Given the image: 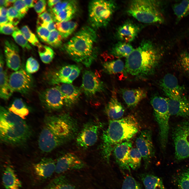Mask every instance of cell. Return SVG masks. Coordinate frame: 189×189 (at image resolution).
<instances>
[{"mask_svg":"<svg viewBox=\"0 0 189 189\" xmlns=\"http://www.w3.org/2000/svg\"><path fill=\"white\" fill-rule=\"evenodd\" d=\"M44 122L38 142L43 152H51L73 139L77 134V122L67 114L47 116Z\"/></svg>","mask_w":189,"mask_h":189,"instance_id":"obj_1","label":"cell"},{"mask_svg":"<svg viewBox=\"0 0 189 189\" xmlns=\"http://www.w3.org/2000/svg\"><path fill=\"white\" fill-rule=\"evenodd\" d=\"M161 57L160 51L152 42L143 40L126 57L125 71L136 77H148L155 72Z\"/></svg>","mask_w":189,"mask_h":189,"instance_id":"obj_2","label":"cell"},{"mask_svg":"<svg viewBox=\"0 0 189 189\" xmlns=\"http://www.w3.org/2000/svg\"><path fill=\"white\" fill-rule=\"evenodd\" d=\"M139 128L138 122L132 115L118 119L111 120L101 137L102 154L105 160L109 162L116 146L129 140L138 132Z\"/></svg>","mask_w":189,"mask_h":189,"instance_id":"obj_3","label":"cell"},{"mask_svg":"<svg viewBox=\"0 0 189 189\" xmlns=\"http://www.w3.org/2000/svg\"><path fill=\"white\" fill-rule=\"evenodd\" d=\"M97 35L92 27H82L64 45L67 54L74 61L89 67L98 54L96 46Z\"/></svg>","mask_w":189,"mask_h":189,"instance_id":"obj_4","label":"cell"},{"mask_svg":"<svg viewBox=\"0 0 189 189\" xmlns=\"http://www.w3.org/2000/svg\"><path fill=\"white\" fill-rule=\"evenodd\" d=\"M32 134L24 120L3 106L0 108V138L4 144L13 146L23 145Z\"/></svg>","mask_w":189,"mask_h":189,"instance_id":"obj_5","label":"cell"},{"mask_svg":"<svg viewBox=\"0 0 189 189\" xmlns=\"http://www.w3.org/2000/svg\"><path fill=\"white\" fill-rule=\"evenodd\" d=\"M127 12L138 21L143 23H161L164 21L159 4L155 1H132L129 4Z\"/></svg>","mask_w":189,"mask_h":189,"instance_id":"obj_6","label":"cell"},{"mask_svg":"<svg viewBox=\"0 0 189 189\" xmlns=\"http://www.w3.org/2000/svg\"><path fill=\"white\" fill-rule=\"evenodd\" d=\"M154 114L158 124L159 138L162 150H165L168 141L169 132V120L171 116L169 112L168 98L154 96L150 100Z\"/></svg>","mask_w":189,"mask_h":189,"instance_id":"obj_7","label":"cell"},{"mask_svg":"<svg viewBox=\"0 0 189 189\" xmlns=\"http://www.w3.org/2000/svg\"><path fill=\"white\" fill-rule=\"evenodd\" d=\"M116 7L113 1L96 0L90 2L88 7V21L92 28L98 29L106 26Z\"/></svg>","mask_w":189,"mask_h":189,"instance_id":"obj_8","label":"cell"},{"mask_svg":"<svg viewBox=\"0 0 189 189\" xmlns=\"http://www.w3.org/2000/svg\"><path fill=\"white\" fill-rule=\"evenodd\" d=\"M172 133L176 159L181 161L189 158V119L175 125Z\"/></svg>","mask_w":189,"mask_h":189,"instance_id":"obj_9","label":"cell"},{"mask_svg":"<svg viewBox=\"0 0 189 189\" xmlns=\"http://www.w3.org/2000/svg\"><path fill=\"white\" fill-rule=\"evenodd\" d=\"M152 136L150 130L144 129L140 132L135 141L136 148L140 153L146 167L155 154Z\"/></svg>","mask_w":189,"mask_h":189,"instance_id":"obj_10","label":"cell"},{"mask_svg":"<svg viewBox=\"0 0 189 189\" xmlns=\"http://www.w3.org/2000/svg\"><path fill=\"white\" fill-rule=\"evenodd\" d=\"M9 83L13 91L22 94H26L31 90L33 80L30 74L26 70L20 69L12 73L9 77Z\"/></svg>","mask_w":189,"mask_h":189,"instance_id":"obj_11","label":"cell"},{"mask_svg":"<svg viewBox=\"0 0 189 189\" xmlns=\"http://www.w3.org/2000/svg\"><path fill=\"white\" fill-rule=\"evenodd\" d=\"M101 126L100 124L94 121L85 124L77 136V145L81 148L86 149L94 144L97 140Z\"/></svg>","mask_w":189,"mask_h":189,"instance_id":"obj_12","label":"cell"},{"mask_svg":"<svg viewBox=\"0 0 189 189\" xmlns=\"http://www.w3.org/2000/svg\"><path fill=\"white\" fill-rule=\"evenodd\" d=\"M39 97L43 107L49 111L59 110L64 105L62 94L57 86L42 91Z\"/></svg>","mask_w":189,"mask_h":189,"instance_id":"obj_13","label":"cell"},{"mask_svg":"<svg viewBox=\"0 0 189 189\" xmlns=\"http://www.w3.org/2000/svg\"><path fill=\"white\" fill-rule=\"evenodd\" d=\"M81 88L86 96L91 97L104 90L103 82L93 72L85 70L83 73Z\"/></svg>","mask_w":189,"mask_h":189,"instance_id":"obj_14","label":"cell"},{"mask_svg":"<svg viewBox=\"0 0 189 189\" xmlns=\"http://www.w3.org/2000/svg\"><path fill=\"white\" fill-rule=\"evenodd\" d=\"M159 85L168 99H177L184 95L183 87L179 84L176 77L172 74H166L161 80Z\"/></svg>","mask_w":189,"mask_h":189,"instance_id":"obj_15","label":"cell"},{"mask_svg":"<svg viewBox=\"0 0 189 189\" xmlns=\"http://www.w3.org/2000/svg\"><path fill=\"white\" fill-rule=\"evenodd\" d=\"M81 71L80 67L76 65L64 66L52 75L50 82L53 84H71L79 76Z\"/></svg>","mask_w":189,"mask_h":189,"instance_id":"obj_16","label":"cell"},{"mask_svg":"<svg viewBox=\"0 0 189 189\" xmlns=\"http://www.w3.org/2000/svg\"><path fill=\"white\" fill-rule=\"evenodd\" d=\"M85 165L84 163L76 155L67 153L57 159L55 172L60 174L70 170L82 169Z\"/></svg>","mask_w":189,"mask_h":189,"instance_id":"obj_17","label":"cell"},{"mask_svg":"<svg viewBox=\"0 0 189 189\" xmlns=\"http://www.w3.org/2000/svg\"><path fill=\"white\" fill-rule=\"evenodd\" d=\"M19 49L13 42L8 40L5 42L4 53L7 66L15 71L18 70L21 66Z\"/></svg>","mask_w":189,"mask_h":189,"instance_id":"obj_18","label":"cell"},{"mask_svg":"<svg viewBox=\"0 0 189 189\" xmlns=\"http://www.w3.org/2000/svg\"><path fill=\"white\" fill-rule=\"evenodd\" d=\"M132 144L129 140L120 143L115 147L113 152L116 161L122 170L130 171L129 165V154Z\"/></svg>","mask_w":189,"mask_h":189,"instance_id":"obj_19","label":"cell"},{"mask_svg":"<svg viewBox=\"0 0 189 189\" xmlns=\"http://www.w3.org/2000/svg\"><path fill=\"white\" fill-rule=\"evenodd\" d=\"M168 102L171 116L189 119V100L186 97L183 95L177 99H168Z\"/></svg>","mask_w":189,"mask_h":189,"instance_id":"obj_20","label":"cell"},{"mask_svg":"<svg viewBox=\"0 0 189 189\" xmlns=\"http://www.w3.org/2000/svg\"><path fill=\"white\" fill-rule=\"evenodd\" d=\"M56 86L62 94L66 107H71L78 102L82 91L81 88L71 84H62Z\"/></svg>","mask_w":189,"mask_h":189,"instance_id":"obj_21","label":"cell"},{"mask_svg":"<svg viewBox=\"0 0 189 189\" xmlns=\"http://www.w3.org/2000/svg\"><path fill=\"white\" fill-rule=\"evenodd\" d=\"M140 30L139 27L136 24L128 20L118 28L116 35L120 41L129 43L134 39Z\"/></svg>","mask_w":189,"mask_h":189,"instance_id":"obj_22","label":"cell"},{"mask_svg":"<svg viewBox=\"0 0 189 189\" xmlns=\"http://www.w3.org/2000/svg\"><path fill=\"white\" fill-rule=\"evenodd\" d=\"M2 182L6 189H22V183L13 167L10 164H7L4 166Z\"/></svg>","mask_w":189,"mask_h":189,"instance_id":"obj_23","label":"cell"},{"mask_svg":"<svg viewBox=\"0 0 189 189\" xmlns=\"http://www.w3.org/2000/svg\"><path fill=\"white\" fill-rule=\"evenodd\" d=\"M121 92L124 102L130 108L136 106L146 97L147 94L146 91L142 88L122 89Z\"/></svg>","mask_w":189,"mask_h":189,"instance_id":"obj_24","label":"cell"},{"mask_svg":"<svg viewBox=\"0 0 189 189\" xmlns=\"http://www.w3.org/2000/svg\"><path fill=\"white\" fill-rule=\"evenodd\" d=\"M56 163L50 158H44L34 165L35 174L39 178L46 179L51 177L55 171Z\"/></svg>","mask_w":189,"mask_h":189,"instance_id":"obj_25","label":"cell"},{"mask_svg":"<svg viewBox=\"0 0 189 189\" xmlns=\"http://www.w3.org/2000/svg\"><path fill=\"white\" fill-rule=\"evenodd\" d=\"M105 112L111 120H117L123 116L124 109L118 100L116 93L113 92L105 108Z\"/></svg>","mask_w":189,"mask_h":189,"instance_id":"obj_26","label":"cell"},{"mask_svg":"<svg viewBox=\"0 0 189 189\" xmlns=\"http://www.w3.org/2000/svg\"><path fill=\"white\" fill-rule=\"evenodd\" d=\"M77 10V2L75 1H71L65 9L52 17L53 20L57 23L69 21L74 17Z\"/></svg>","mask_w":189,"mask_h":189,"instance_id":"obj_27","label":"cell"},{"mask_svg":"<svg viewBox=\"0 0 189 189\" xmlns=\"http://www.w3.org/2000/svg\"><path fill=\"white\" fill-rule=\"evenodd\" d=\"M141 178L145 189H166L162 179L158 176L145 174Z\"/></svg>","mask_w":189,"mask_h":189,"instance_id":"obj_28","label":"cell"},{"mask_svg":"<svg viewBox=\"0 0 189 189\" xmlns=\"http://www.w3.org/2000/svg\"><path fill=\"white\" fill-rule=\"evenodd\" d=\"M134 49L133 46L129 43L120 41L114 45L111 52L112 55L116 57H127Z\"/></svg>","mask_w":189,"mask_h":189,"instance_id":"obj_29","label":"cell"},{"mask_svg":"<svg viewBox=\"0 0 189 189\" xmlns=\"http://www.w3.org/2000/svg\"><path fill=\"white\" fill-rule=\"evenodd\" d=\"M14 92L9 83V78L6 70L0 73V97L5 100H8Z\"/></svg>","mask_w":189,"mask_h":189,"instance_id":"obj_30","label":"cell"},{"mask_svg":"<svg viewBox=\"0 0 189 189\" xmlns=\"http://www.w3.org/2000/svg\"><path fill=\"white\" fill-rule=\"evenodd\" d=\"M104 71L109 75L115 74L125 71V65L120 59L108 61L103 65Z\"/></svg>","mask_w":189,"mask_h":189,"instance_id":"obj_31","label":"cell"},{"mask_svg":"<svg viewBox=\"0 0 189 189\" xmlns=\"http://www.w3.org/2000/svg\"><path fill=\"white\" fill-rule=\"evenodd\" d=\"M9 110L15 114L24 119L29 113V110L21 98L15 99L13 102Z\"/></svg>","mask_w":189,"mask_h":189,"instance_id":"obj_32","label":"cell"},{"mask_svg":"<svg viewBox=\"0 0 189 189\" xmlns=\"http://www.w3.org/2000/svg\"><path fill=\"white\" fill-rule=\"evenodd\" d=\"M56 28L63 38H66L70 35L76 28L77 24L72 21L56 23Z\"/></svg>","mask_w":189,"mask_h":189,"instance_id":"obj_33","label":"cell"},{"mask_svg":"<svg viewBox=\"0 0 189 189\" xmlns=\"http://www.w3.org/2000/svg\"><path fill=\"white\" fill-rule=\"evenodd\" d=\"M173 9L178 19H181L189 14V1H183L175 4Z\"/></svg>","mask_w":189,"mask_h":189,"instance_id":"obj_34","label":"cell"},{"mask_svg":"<svg viewBox=\"0 0 189 189\" xmlns=\"http://www.w3.org/2000/svg\"><path fill=\"white\" fill-rule=\"evenodd\" d=\"M142 159L141 155L137 148H132L129 154V165L130 168L133 170L139 168Z\"/></svg>","mask_w":189,"mask_h":189,"instance_id":"obj_35","label":"cell"},{"mask_svg":"<svg viewBox=\"0 0 189 189\" xmlns=\"http://www.w3.org/2000/svg\"><path fill=\"white\" fill-rule=\"evenodd\" d=\"M38 52L41 61L45 64L50 63L54 57V53L53 50L46 45H41L38 47Z\"/></svg>","mask_w":189,"mask_h":189,"instance_id":"obj_36","label":"cell"},{"mask_svg":"<svg viewBox=\"0 0 189 189\" xmlns=\"http://www.w3.org/2000/svg\"><path fill=\"white\" fill-rule=\"evenodd\" d=\"M45 189H76L72 185L65 182L59 177L51 181Z\"/></svg>","mask_w":189,"mask_h":189,"instance_id":"obj_37","label":"cell"},{"mask_svg":"<svg viewBox=\"0 0 189 189\" xmlns=\"http://www.w3.org/2000/svg\"><path fill=\"white\" fill-rule=\"evenodd\" d=\"M62 38L60 33L55 29L50 31L47 43L53 47L58 48L61 45Z\"/></svg>","mask_w":189,"mask_h":189,"instance_id":"obj_38","label":"cell"},{"mask_svg":"<svg viewBox=\"0 0 189 189\" xmlns=\"http://www.w3.org/2000/svg\"><path fill=\"white\" fill-rule=\"evenodd\" d=\"M177 184L179 189H189V169L183 171L178 175Z\"/></svg>","mask_w":189,"mask_h":189,"instance_id":"obj_39","label":"cell"},{"mask_svg":"<svg viewBox=\"0 0 189 189\" xmlns=\"http://www.w3.org/2000/svg\"><path fill=\"white\" fill-rule=\"evenodd\" d=\"M15 41L23 48L28 50L32 48L20 30L18 28L12 34Z\"/></svg>","mask_w":189,"mask_h":189,"instance_id":"obj_40","label":"cell"},{"mask_svg":"<svg viewBox=\"0 0 189 189\" xmlns=\"http://www.w3.org/2000/svg\"><path fill=\"white\" fill-rule=\"evenodd\" d=\"M20 31L27 41L32 45L38 47L41 45L35 35L28 26H23L21 29Z\"/></svg>","mask_w":189,"mask_h":189,"instance_id":"obj_41","label":"cell"},{"mask_svg":"<svg viewBox=\"0 0 189 189\" xmlns=\"http://www.w3.org/2000/svg\"><path fill=\"white\" fill-rule=\"evenodd\" d=\"M178 63L179 67L183 71L189 74V52L181 53L178 57Z\"/></svg>","mask_w":189,"mask_h":189,"instance_id":"obj_42","label":"cell"},{"mask_svg":"<svg viewBox=\"0 0 189 189\" xmlns=\"http://www.w3.org/2000/svg\"><path fill=\"white\" fill-rule=\"evenodd\" d=\"M7 17L9 22L15 25H17L22 18L18 12L12 7L8 9Z\"/></svg>","mask_w":189,"mask_h":189,"instance_id":"obj_43","label":"cell"},{"mask_svg":"<svg viewBox=\"0 0 189 189\" xmlns=\"http://www.w3.org/2000/svg\"><path fill=\"white\" fill-rule=\"evenodd\" d=\"M39 68V64L35 59L31 57L27 59L26 64L25 70L28 73L30 74L34 73L38 71Z\"/></svg>","mask_w":189,"mask_h":189,"instance_id":"obj_44","label":"cell"},{"mask_svg":"<svg viewBox=\"0 0 189 189\" xmlns=\"http://www.w3.org/2000/svg\"><path fill=\"white\" fill-rule=\"evenodd\" d=\"M121 189H141L138 183L134 178L127 176L124 180Z\"/></svg>","mask_w":189,"mask_h":189,"instance_id":"obj_45","label":"cell"},{"mask_svg":"<svg viewBox=\"0 0 189 189\" xmlns=\"http://www.w3.org/2000/svg\"><path fill=\"white\" fill-rule=\"evenodd\" d=\"M71 1H60L54 6L51 10L52 17L58 14L65 9L70 3Z\"/></svg>","mask_w":189,"mask_h":189,"instance_id":"obj_46","label":"cell"},{"mask_svg":"<svg viewBox=\"0 0 189 189\" xmlns=\"http://www.w3.org/2000/svg\"><path fill=\"white\" fill-rule=\"evenodd\" d=\"M14 7L20 14L23 18L27 14L28 8L23 0H17L13 3Z\"/></svg>","mask_w":189,"mask_h":189,"instance_id":"obj_47","label":"cell"},{"mask_svg":"<svg viewBox=\"0 0 189 189\" xmlns=\"http://www.w3.org/2000/svg\"><path fill=\"white\" fill-rule=\"evenodd\" d=\"M36 32L38 37L42 41L47 42L50 32L47 28L41 26H38Z\"/></svg>","mask_w":189,"mask_h":189,"instance_id":"obj_48","label":"cell"},{"mask_svg":"<svg viewBox=\"0 0 189 189\" xmlns=\"http://www.w3.org/2000/svg\"><path fill=\"white\" fill-rule=\"evenodd\" d=\"M18 28L10 22L0 27V32L1 33L6 35L13 34Z\"/></svg>","mask_w":189,"mask_h":189,"instance_id":"obj_49","label":"cell"},{"mask_svg":"<svg viewBox=\"0 0 189 189\" xmlns=\"http://www.w3.org/2000/svg\"><path fill=\"white\" fill-rule=\"evenodd\" d=\"M46 0H40L35 3L34 8L36 13L39 15L45 12L46 9Z\"/></svg>","mask_w":189,"mask_h":189,"instance_id":"obj_50","label":"cell"},{"mask_svg":"<svg viewBox=\"0 0 189 189\" xmlns=\"http://www.w3.org/2000/svg\"><path fill=\"white\" fill-rule=\"evenodd\" d=\"M52 21L53 19L51 14L45 11L39 15L37 23L50 22Z\"/></svg>","mask_w":189,"mask_h":189,"instance_id":"obj_51","label":"cell"},{"mask_svg":"<svg viewBox=\"0 0 189 189\" xmlns=\"http://www.w3.org/2000/svg\"><path fill=\"white\" fill-rule=\"evenodd\" d=\"M38 26H41L47 28L50 31L55 29L56 28V24L53 21L50 22H44L37 23Z\"/></svg>","mask_w":189,"mask_h":189,"instance_id":"obj_52","label":"cell"},{"mask_svg":"<svg viewBox=\"0 0 189 189\" xmlns=\"http://www.w3.org/2000/svg\"><path fill=\"white\" fill-rule=\"evenodd\" d=\"M26 5L28 8L34 7L37 2V0H23Z\"/></svg>","mask_w":189,"mask_h":189,"instance_id":"obj_53","label":"cell"},{"mask_svg":"<svg viewBox=\"0 0 189 189\" xmlns=\"http://www.w3.org/2000/svg\"><path fill=\"white\" fill-rule=\"evenodd\" d=\"M0 27L2 26L9 22L7 17L0 16Z\"/></svg>","mask_w":189,"mask_h":189,"instance_id":"obj_54","label":"cell"},{"mask_svg":"<svg viewBox=\"0 0 189 189\" xmlns=\"http://www.w3.org/2000/svg\"><path fill=\"white\" fill-rule=\"evenodd\" d=\"M8 9L4 7H1L0 8V16L7 17Z\"/></svg>","mask_w":189,"mask_h":189,"instance_id":"obj_55","label":"cell"},{"mask_svg":"<svg viewBox=\"0 0 189 189\" xmlns=\"http://www.w3.org/2000/svg\"><path fill=\"white\" fill-rule=\"evenodd\" d=\"M61 0H49L48 2V6L50 8H52L57 3L60 2Z\"/></svg>","mask_w":189,"mask_h":189,"instance_id":"obj_56","label":"cell"},{"mask_svg":"<svg viewBox=\"0 0 189 189\" xmlns=\"http://www.w3.org/2000/svg\"><path fill=\"white\" fill-rule=\"evenodd\" d=\"M4 61L3 55L1 54L0 60V73L4 71Z\"/></svg>","mask_w":189,"mask_h":189,"instance_id":"obj_57","label":"cell"},{"mask_svg":"<svg viewBox=\"0 0 189 189\" xmlns=\"http://www.w3.org/2000/svg\"><path fill=\"white\" fill-rule=\"evenodd\" d=\"M1 7H7V2L6 0H1L0 1Z\"/></svg>","mask_w":189,"mask_h":189,"instance_id":"obj_58","label":"cell"},{"mask_svg":"<svg viewBox=\"0 0 189 189\" xmlns=\"http://www.w3.org/2000/svg\"><path fill=\"white\" fill-rule=\"evenodd\" d=\"M7 6H10L12 3H14L16 0H7Z\"/></svg>","mask_w":189,"mask_h":189,"instance_id":"obj_59","label":"cell"}]
</instances>
